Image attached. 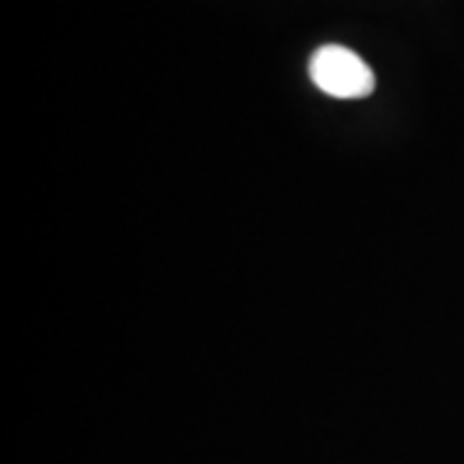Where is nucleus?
Returning <instances> with one entry per match:
<instances>
[{
    "mask_svg": "<svg viewBox=\"0 0 464 464\" xmlns=\"http://www.w3.org/2000/svg\"><path fill=\"white\" fill-rule=\"evenodd\" d=\"M310 78L333 99H366L377 85L372 67L341 44H325L310 57Z\"/></svg>",
    "mask_w": 464,
    "mask_h": 464,
    "instance_id": "1",
    "label": "nucleus"
}]
</instances>
